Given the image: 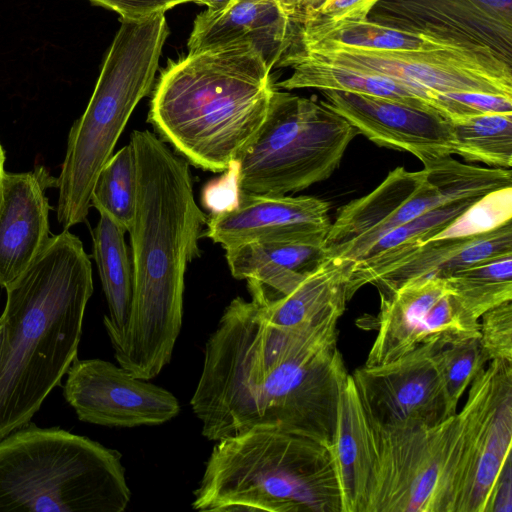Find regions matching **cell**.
<instances>
[{
    "mask_svg": "<svg viewBox=\"0 0 512 512\" xmlns=\"http://www.w3.org/2000/svg\"><path fill=\"white\" fill-rule=\"evenodd\" d=\"M340 317L279 326L254 301L233 299L205 343L190 400L202 435L217 442L268 428L329 447L346 369L336 345Z\"/></svg>",
    "mask_w": 512,
    "mask_h": 512,
    "instance_id": "obj_1",
    "label": "cell"
},
{
    "mask_svg": "<svg viewBox=\"0 0 512 512\" xmlns=\"http://www.w3.org/2000/svg\"><path fill=\"white\" fill-rule=\"evenodd\" d=\"M137 191L130 235L133 301L113 347L119 366L150 380L170 362L183 317L184 276L199 256L207 217L197 205L188 161L160 137L135 130Z\"/></svg>",
    "mask_w": 512,
    "mask_h": 512,
    "instance_id": "obj_2",
    "label": "cell"
},
{
    "mask_svg": "<svg viewBox=\"0 0 512 512\" xmlns=\"http://www.w3.org/2000/svg\"><path fill=\"white\" fill-rule=\"evenodd\" d=\"M0 316V440L28 424L77 358L92 266L68 229L6 288Z\"/></svg>",
    "mask_w": 512,
    "mask_h": 512,
    "instance_id": "obj_3",
    "label": "cell"
},
{
    "mask_svg": "<svg viewBox=\"0 0 512 512\" xmlns=\"http://www.w3.org/2000/svg\"><path fill=\"white\" fill-rule=\"evenodd\" d=\"M271 69L250 42L188 52L162 71L148 120L191 164L228 171L265 119L276 89Z\"/></svg>",
    "mask_w": 512,
    "mask_h": 512,
    "instance_id": "obj_4",
    "label": "cell"
},
{
    "mask_svg": "<svg viewBox=\"0 0 512 512\" xmlns=\"http://www.w3.org/2000/svg\"><path fill=\"white\" fill-rule=\"evenodd\" d=\"M213 512H341L329 447L278 429L217 441L191 503Z\"/></svg>",
    "mask_w": 512,
    "mask_h": 512,
    "instance_id": "obj_5",
    "label": "cell"
},
{
    "mask_svg": "<svg viewBox=\"0 0 512 512\" xmlns=\"http://www.w3.org/2000/svg\"><path fill=\"white\" fill-rule=\"evenodd\" d=\"M169 35L164 13L121 19L84 113L70 128L58 181L64 230L86 221L93 185L138 103L148 95Z\"/></svg>",
    "mask_w": 512,
    "mask_h": 512,
    "instance_id": "obj_6",
    "label": "cell"
},
{
    "mask_svg": "<svg viewBox=\"0 0 512 512\" xmlns=\"http://www.w3.org/2000/svg\"><path fill=\"white\" fill-rule=\"evenodd\" d=\"M122 455L88 437L28 423L0 440V512H123Z\"/></svg>",
    "mask_w": 512,
    "mask_h": 512,
    "instance_id": "obj_7",
    "label": "cell"
},
{
    "mask_svg": "<svg viewBox=\"0 0 512 512\" xmlns=\"http://www.w3.org/2000/svg\"><path fill=\"white\" fill-rule=\"evenodd\" d=\"M468 388L463 408L436 425L369 424L372 471L364 512H456L480 402L479 382Z\"/></svg>",
    "mask_w": 512,
    "mask_h": 512,
    "instance_id": "obj_8",
    "label": "cell"
},
{
    "mask_svg": "<svg viewBox=\"0 0 512 512\" xmlns=\"http://www.w3.org/2000/svg\"><path fill=\"white\" fill-rule=\"evenodd\" d=\"M359 132L321 102L275 89L235 164L238 191L288 195L328 179Z\"/></svg>",
    "mask_w": 512,
    "mask_h": 512,
    "instance_id": "obj_9",
    "label": "cell"
},
{
    "mask_svg": "<svg viewBox=\"0 0 512 512\" xmlns=\"http://www.w3.org/2000/svg\"><path fill=\"white\" fill-rule=\"evenodd\" d=\"M421 162L423 170L399 166L370 193L341 206L325 237L326 257L357 261L387 232L438 206L512 186L510 169L464 164L451 155Z\"/></svg>",
    "mask_w": 512,
    "mask_h": 512,
    "instance_id": "obj_10",
    "label": "cell"
},
{
    "mask_svg": "<svg viewBox=\"0 0 512 512\" xmlns=\"http://www.w3.org/2000/svg\"><path fill=\"white\" fill-rule=\"evenodd\" d=\"M283 52L395 78L436 94L478 92L512 97V61L492 52L457 47L371 50L323 41L289 42Z\"/></svg>",
    "mask_w": 512,
    "mask_h": 512,
    "instance_id": "obj_11",
    "label": "cell"
},
{
    "mask_svg": "<svg viewBox=\"0 0 512 512\" xmlns=\"http://www.w3.org/2000/svg\"><path fill=\"white\" fill-rule=\"evenodd\" d=\"M377 335L364 365L393 361L431 341L478 336L479 321L458 303L445 278L427 277L379 291Z\"/></svg>",
    "mask_w": 512,
    "mask_h": 512,
    "instance_id": "obj_12",
    "label": "cell"
},
{
    "mask_svg": "<svg viewBox=\"0 0 512 512\" xmlns=\"http://www.w3.org/2000/svg\"><path fill=\"white\" fill-rule=\"evenodd\" d=\"M445 344L424 343L393 361L354 371L351 376L372 427L433 426L451 417L436 362Z\"/></svg>",
    "mask_w": 512,
    "mask_h": 512,
    "instance_id": "obj_13",
    "label": "cell"
},
{
    "mask_svg": "<svg viewBox=\"0 0 512 512\" xmlns=\"http://www.w3.org/2000/svg\"><path fill=\"white\" fill-rule=\"evenodd\" d=\"M367 19L512 61V0H379Z\"/></svg>",
    "mask_w": 512,
    "mask_h": 512,
    "instance_id": "obj_14",
    "label": "cell"
},
{
    "mask_svg": "<svg viewBox=\"0 0 512 512\" xmlns=\"http://www.w3.org/2000/svg\"><path fill=\"white\" fill-rule=\"evenodd\" d=\"M66 374L63 396L83 422L129 428L160 425L181 410L171 392L106 360L76 358Z\"/></svg>",
    "mask_w": 512,
    "mask_h": 512,
    "instance_id": "obj_15",
    "label": "cell"
},
{
    "mask_svg": "<svg viewBox=\"0 0 512 512\" xmlns=\"http://www.w3.org/2000/svg\"><path fill=\"white\" fill-rule=\"evenodd\" d=\"M507 256H512V221L480 234L391 249L354 261L347 298L366 284L378 291L392 290L408 281L447 278L460 269Z\"/></svg>",
    "mask_w": 512,
    "mask_h": 512,
    "instance_id": "obj_16",
    "label": "cell"
},
{
    "mask_svg": "<svg viewBox=\"0 0 512 512\" xmlns=\"http://www.w3.org/2000/svg\"><path fill=\"white\" fill-rule=\"evenodd\" d=\"M322 94L321 104L377 146L409 152L420 161L454 154L452 124L436 109L350 92Z\"/></svg>",
    "mask_w": 512,
    "mask_h": 512,
    "instance_id": "obj_17",
    "label": "cell"
},
{
    "mask_svg": "<svg viewBox=\"0 0 512 512\" xmlns=\"http://www.w3.org/2000/svg\"><path fill=\"white\" fill-rule=\"evenodd\" d=\"M512 362L492 360L483 372L478 416L456 512H492L499 480L512 462Z\"/></svg>",
    "mask_w": 512,
    "mask_h": 512,
    "instance_id": "obj_18",
    "label": "cell"
},
{
    "mask_svg": "<svg viewBox=\"0 0 512 512\" xmlns=\"http://www.w3.org/2000/svg\"><path fill=\"white\" fill-rule=\"evenodd\" d=\"M330 204L313 196L238 192L235 205L207 219L205 236L224 250L253 241L326 236Z\"/></svg>",
    "mask_w": 512,
    "mask_h": 512,
    "instance_id": "obj_19",
    "label": "cell"
},
{
    "mask_svg": "<svg viewBox=\"0 0 512 512\" xmlns=\"http://www.w3.org/2000/svg\"><path fill=\"white\" fill-rule=\"evenodd\" d=\"M58 187L43 165L23 173L5 172L0 192V286L6 288L38 256L52 237L46 197Z\"/></svg>",
    "mask_w": 512,
    "mask_h": 512,
    "instance_id": "obj_20",
    "label": "cell"
},
{
    "mask_svg": "<svg viewBox=\"0 0 512 512\" xmlns=\"http://www.w3.org/2000/svg\"><path fill=\"white\" fill-rule=\"evenodd\" d=\"M325 237L253 241L225 257L232 276L247 281L251 300L264 305L292 292L326 258Z\"/></svg>",
    "mask_w": 512,
    "mask_h": 512,
    "instance_id": "obj_21",
    "label": "cell"
},
{
    "mask_svg": "<svg viewBox=\"0 0 512 512\" xmlns=\"http://www.w3.org/2000/svg\"><path fill=\"white\" fill-rule=\"evenodd\" d=\"M290 28L273 0H233L221 13L204 10L196 16L188 52L245 41L253 44L273 68L287 45Z\"/></svg>",
    "mask_w": 512,
    "mask_h": 512,
    "instance_id": "obj_22",
    "label": "cell"
},
{
    "mask_svg": "<svg viewBox=\"0 0 512 512\" xmlns=\"http://www.w3.org/2000/svg\"><path fill=\"white\" fill-rule=\"evenodd\" d=\"M329 450L339 484L341 512H364L372 471L370 427L353 378L346 369L339 378Z\"/></svg>",
    "mask_w": 512,
    "mask_h": 512,
    "instance_id": "obj_23",
    "label": "cell"
},
{
    "mask_svg": "<svg viewBox=\"0 0 512 512\" xmlns=\"http://www.w3.org/2000/svg\"><path fill=\"white\" fill-rule=\"evenodd\" d=\"M275 67L292 70L289 77L275 84V87L285 90L313 88L350 92L438 110V94L395 78L340 67L291 52H283Z\"/></svg>",
    "mask_w": 512,
    "mask_h": 512,
    "instance_id": "obj_24",
    "label": "cell"
},
{
    "mask_svg": "<svg viewBox=\"0 0 512 512\" xmlns=\"http://www.w3.org/2000/svg\"><path fill=\"white\" fill-rule=\"evenodd\" d=\"M354 261L326 257L289 294L261 305L265 318L279 326L315 324L344 313ZM253 301V300H252Z\"/></svg>",
    "mask_w": 512,
    "mask_h": 512,
    "instance_id": "obj_25",
    "label": "cell"
},
{
    "mask_svg": "<svg viewBox=\"0 0 512 512\" xmlns=\"http://www.w3.org/2000/svg\"><path fill=\"white\" fill-rule=\"evenodd\" d=\"M92 232L93 257L108 305L103 323L112 347L120 341L133 301V267L125 242V230L105 213Z\"/></svg>",
    "mask_w": 512,
    "mask_h": 512,
    "instance_id": "obj_26",
    "label": "cell"
},
{
    "mask_svg": "<svg viewBox=\"0 0 512 512\" xmlns=\"http://www.w3.org/2000/svg\"><path fill=\"white\" fill-rule=\"evenodd\" d=\"M450 122L454 154L468 162L511 169L512 113H487Z\"/></svg>",
    "mask_w": 512,
    "mask_h": 512,
    "instance_id": "obj_27",
    "label": "cell"
},
{
    "mask_svg": "<svg viewBox=\"0 0 512 512\" xmlns=\"http://www.w3.org/2000/svg\"><path fill=\"white\" fill-rule=\"evenodd\" d=\"M445 280L461 307L479 321L488 310L512 300V256L460 269Z\"/></svg>",
    "mask_w": 512,
    "mask_h": 512,
    "instance_id": "obj_28",
    "label": "cell"
},
{
    "mask_svg": "<svg viewBox=\"0 0 512 512\" xmlns=\"http://www.w3.org/2000/svg\"><path fill=\"white\" fill-rule=\"evenodd\" d=\"M136 191V160L129 143L112 155L100 170L93 185L90 205L128 232L134 216Z\"/></svg>",
    "mask_w": 512,
    "mask_h": 512,
    "instance_id": "obj_29",
    "label": "cell"
},
{
    "mask_svg": "<svg viewBox=\"0 0 512 512\" xmlns=\"http://www.w3.org/2000/svg\"><path fill=\"white\" fill-rule=\"evenodd\" d=\"M317 41L362 49L393 51L455 47L426 36L381 25L368 19L341 23Z\"/></svg>",
    "mask_w": 512,
    "mask_h": 512,
    "instance_id": "obj_30",
    "label": "cell"
},
{
    "mask_svg": "<svg viewBox=\"0 0 512 512\" xmlns=\"http://www.w3.org/2000/svg\"><path fill=\"white\" fill-rule=\"evenodd\" d=\"M436 362L447 411L449 416H453L463 393L490 361L478 336H471L443 345L436 353Z\"/></svg>",
    "mask_w": 512,
    "mask_h": 512,
    "instance_id": "obj_31",
    "label": "cell"
},
{
    "mask_svg": "<svg viewBox=\"0 0 512 512\" xmlns=\"http://www.w3.org/2000/svg\"><path fill=\"white\" fill-rule=\"evenodd\" d=\"M478 200L477 198L461 199L438 206L387 232L373 243L360 259L391 249L427 242L452 224Z\"/></svg>",
    "mask_w": 512,
    "mask_h": 512,
    "instance_id": "obj_32",
    "label": "cell"
},
{
    "mask_svg": "<svg viewBox=\"0 0 512 512\" xmlns=\"http://www.w3.org/2000/svg\"><path fill=\"white\" fill-rule=\"evenodd\" d=\"M512 218V187L493 191L473 203L462 215L432 239H446L484 233Z\"/></svg>",
    "mask_w": 512,
    "mask_h": 512,
    "instance_id": "obj_33",
    "label": "cell"
},
{
    "mask_svg": "<svg viewBox=\"0 0 512 512\" xmlns=\"http://www.w3.org/2000/svg\"><path fill=\"white\" fill-rule=\"evenodd\" d=\"M479 322V342L489 361L512 362V300L485 312Z\"/></svg>",
    "mask_w": 512,
    "mask_h": 512,
    "instance_id": "obj_34",
    "label": "cell"
},
{
    "mask_svg": "<svg viewBox=\"0 0 512 512\" xmlns=\"http://www.w3.org/2000/svg\"><path fill=\"white\" fill-rule=\"evenodd\" d=\"M437 108L449 121L487 113H512V97L478 92L437 95Z\"/></svg>",
    "mask_w": 512,
    "mask_h": 512,
    "instance_id": "obj_35",
    "label": "cell"
},
{
    "mask_svg": "<svg viewBox=\"0 0 512 512\" xmlns=\"http://www.w3.org/2000/svg\"><path fill=\"white\" fill-rule=\"evenodd\" d=\"M91 3L117 12L121 19L138 20L164 13L177 5L202 0H89Z\"/></svg>",
    "mask_w": 512,
    "mask_h": 512,
    "instance_id": "obj_36",
    "label": "cell"
},
{
    "mask_svg": "<svg viewBox=\"0 0 512 512\" xmlns=\"http://www.w3.org/2000/svg\"><path fill=\"white\" fill-rule=\"evenodd\" d=\"M220 181L211 184L205 191L206 205L213 213L227 209L236 204L238 188L235 177V166L228 170Z\"/></svg>",
    "mask_w": 512,
    "mask_h": 512,
    "instance_id": "obj_37",
    "label": "cell"
},
{
    "mask_svg": "<svg viewBox=\"0 0 512 512\" xmlns=\"http://www.w3.org/2000/svg\"><path fill=\"white\" fill-rule=\"evenodd\" d=\"M512 511V462L508 463L499 480L492 512Z\"/></svg>",
    "mask_w": 512,
    "mask_h": 512,
    "instance_id": "obj_38",
    "label": "cell"
},
{
    "mask_svg": "<svg viewBox=\"0 0 512 512\" xmlns=\"http://www.w3.org/2000/svg\"><path fill=\"white\" fill-rule=\"evenodd\" d=\"M290 24L299 23L303 17L323 0H273Z\"/></svg>",
    "mask_w": 512,
    "mask_h": 512,
    "instance_id": "obj_39",
    "label": "cell"
},
{
    "mask_svg": "<svg viewBox=\"0 0 512 512\" xmlns=\"http://www.w3.org/2000/svg\"><path fill=\"white\" fill-rule=\"evenodd\" d=\"M233 0H202L206 6V11L212 14H218L225 11Z\"/></svg>",
    "mask_w": 512,
    "mask_h": 512,
    "instance_id": "obj_40",
    "label": "cell"
},
{
    "mask_svg": "<svg viewBox=\"0 0 512 512\" xmlns=\"http://www.w3.org/2000/svg\"><path fill=\"white\" fill-rule=\"evenodd\" d=\"M4 163H5V152H4V149L0 143V192H1V186H2V181H3V177H4V174H5V170H4Z\"/></svg>",
    "mask_w": 512,
    "mask_h": 512,
    "instance_id": "obj_41",
    "label": "cell"
},
{
    "mask_svg": "<svg viewBox=\"0 0 512 512\" xmlns=\"http://www.w3.org/2000/svg\"><path fill=\"white\" fill-rule=\"evenodd\" d=\"M1 332H2V323H1V320H0V338H1Z\"/></svg>",
    "mask_w": 512,
    "mask_h": 512,
    "instance_id": "obj_42",
    "label": "cell"
}]
</instances>
